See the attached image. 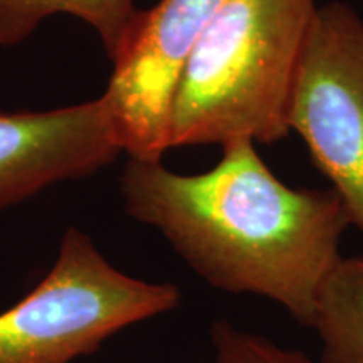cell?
<instances>
[{
    "mask_svg": "<svg viewBox=\"0 0 363 363\" xmlns=\"http://www.w3.org/2000/svg\"><path fill=\"white\" fill-rule=\"evenodd\" d=\"M120 192L126 214L157 229L212 288L271 299L311 325L350 225L333 189L288 187L256 145L234 142L222 147L216 167L197 175L130 158Z\"/></svg>",
    "mask_w": 363,
    "mask_h": 363,
    "instance_id": "cell-1",
    "label": "cell"
},
{
    "mask_svg": "<svg viewBox=\"0 0 363 363\" xmlns=\"http://www.w3.org/2000/svg\"><path fill=\"white\" fill-rule=\"evenodd\" d=\"M316 9V0H229L180 72L169 148L286 138Z\"/></svg>",
    "mask_w": 363,
    "mask_h": 363,
    "instance_id": "cell-2",
    "label": "cell"
},
{
    "mask_svg": "<svg viewBox=\"0 0 363 363\" xmlns=\"http://www.w3.org/2000/svg\"><path fill=\"white\" fill-rule=\"evenodd\" d=\"M180 299L175 284L116 269L88 234L69 227L48 274L0 313V363H74Z\"/></svg>",
    "mask_w": 363,
    "mask_h": 363,
    "instance_id": "cell-3",
    "label": "cell"
},
{
    "mask_svg": "<svg viewBox=\"0 0 363 363\" xmlns=\"http://www.w3.org/2000/svg\"><path fill=\"white\" fill-rule=\"evenodd\" d=\"M289 128L363 234V19L342 0L318 6L289 104Z\"/></svg>",
    "mask_w": 363,
    "mask_h": 363,
    "instance_id": "cell-4",
    "label": "cell"
},
{
    "mask_svg": "<svg viewBox=\"0 0 363 363\" xmlns=\"http://www.w3.org/2000/svg\"><path fill=\"white\" fill-rule=\"evenodd\" d=\"M227 2L160 0L142 11L101 94L130 158L162 160L169 150L170 108L180 72Z\"/></svg>",
    "mask_w": 363,
    "mask_h": 363,
    "instance_id": "cell-5",
    "label": "cell"
},
{
    "mask_svg": "<svg viewBox=\"0 0 363 363\" xmlns=\"http://www.w3.org/2000/svg\"><path fill=\"white\" fill-rule=\"evenodd\" d=\"M121 152L103 96L49 111L0 113V211L59 182L96 174Z\"/></svg>",
    "mask_w": 363,
    "mask_h": 363,
    "instance_id": "cell-6",
    "label": "cell"
},
{
    "mask_svg": "<svg viewBox=\"0 0 363 363\" xmlns=\"http://www.w3.org/2000/svg\"><path fill=\"white\" fill-rule=\"evenodd\" d=\"M56 13L78 17L93 27L115 62L128 45L142 9L135 0H0V45L21 44Z\"/></svg>",
    "mask_w": 363,
    "mask_h": 363,
    "instance_id": "cell-7",
    "label": "cell"
},
{
    "mask_svg": "<svg viewBox=\"0 0 363 363\" xmlns=\"http://www.w3.org/2000/svg\"><path fill=\"white\" fill-rule=\"evenodd\" d=\"M310 326L320 342L318 363H363V254L342 256L326 276Z\"/></svg>",
    "mask_w": 363,
    "mask_h": 363,
    "instance_id": "cell-8",
    "label": "cell"
},
{
    "mask_svg": "<svg viewBox=\"0 0 363 363\" xmlns=\"http://www.w3.org/2000/svg\"><path fill=\"white\" fill-rule=\"evenodd\" d=\"M208 335L214 348V363H313L303 352L281 347L227 320L214 321Z\"/></svg>",
    "mask_w": 363,
    "mask_h": 363,
    "instance_id": "cell-9",
    "label": "cell"
}]
</instances>
